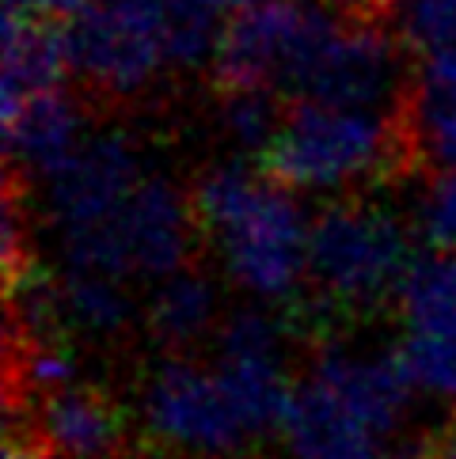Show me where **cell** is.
<instances>
[{"label": "cell", "instance_id": "6da1fadb", "mask_svg": "<svg viewBox=\"0 0 456 459\" xmlns=\"http://www.w3.org/2000/svg\"><path fill=\"white\" fill-rule=\"evenodd\" d=\"M259 175L285 190L331 186L362 175L396 178L392 114L289 103L278 134L259 149Z\"/></svg>", "mask_w": 456, "mask_h": 459}, {"label": "cell", "instance_id": "7a4b0ae2", "mask_svg": "<svg viewBox=\"0 0 456 459\" xmlns=\"http://www.w3.org/2000/svg\"><path fill=\"white\" fill-rule=\"evenodd\" d=\"M411 255L403 228L365 202L328 205L308 228V273L338 307L377 304L399 289Z\"/></svg>", "mask_w": 456, "mask_h": 459}, {"label": "cell", "instance_id": "3957f363", "mask_svg": "<svg viewBox=\"0 0 456 459\" xmlns=\"http://www.w3.org/2000/svg\"><path fill=\"white\" fill-rule=\"evenodd\" d=\"M171 0H88L73 20V65L95 91L129 95L168 61Z\"/></svg>", "mask_w": 456, "mask_h": 459}, {"label": "cell", "instance_id": "277c9868", "mask_svg": "<svg viewBox=\"0 0 456 459\" xmlns=\"http://www.w3.org/2000/svg\"><path fill=\"white\" fill-rule=\"evenodd\" d=\"M217 236L224 239L232 273L267 297L289 292L308 266V232L301 224V209L285 186L267 183V178Z\"/></svg>", "mask_w": 456, "mask_h": 459}, {"label": "cell", "instance_id": "5b68a950", "mask_svg": "<svg viewBox=\"0 0 456 459\" xmlns=\"http://www.w3.org/2000/svg\"><path fill=\"white\" fill-rule=\"evenodd\" d=\"M149 421L156 437L206 455L240 452L251 437L221 376H209L190 360H168L156 372L149 387Z\"/></svg>", "mask_w": 456, "mask_h": 459}, {"label": "cell", "instance_id": "8992f818", "mask_svg": "<svg viewBox=\"0 0 456 459\" xmlns=\"http://www.w3.org/2000/svg\"><path fill=\"white\" fill-rule=\"evenodd\" d=\"M221 384L251 437L285 429L293 387L278 365V323L263 311H240L221 334Z\"/></svg>", "mask_w": 456, "mask_h": 459}, {"label": "cell", "instance_id": "52a82bcc", "mask_svg": "<svg viewBox=\"0 0 456 459\" xmlns=\"http://www.w3.org/2000/svg\"><path fill=\"white\" fill-rule=\"evenodd\" d=\"M8 433L35 437L61 459H118L126 414L103 387L65 384L27 414L8 418Z\"/></svg>", "mask_w": 456, "mask_h": 459}, {"label": "cell", "instance_id": "ba28073f", "mask_svg": "<svg viewBox=\"0 0 456 459\" xmlns=\"http://www.w3.org/2000/svg\"><path fill=\"white\" fill-rule=\"evenodd\" d=\"M54 212L65 232L92 228L100 221L118 217L126 202L137 190V156L129 141L110 134L88 144H76V152L50 175Z\"/></svg>", "mask_w": 456, "mask_h": 459}, {"label": "cell", "instance_id": "9c48e42d", "mask_svg": "<svg viewBox=\"0 0 456 459\" xmlns=\"http://www.w3.org/2000/svg\"><path fill=\"white\" fill-rule=\"evenodd\" d=\"M194 205L168 178H141L122 212L126 251L134 273H175L183 270L194 232Z\"/></svg>", "mask_w": 456, "mask_h": 459}, {"label": "cell", "instance_id": "30bf717a", "mask_svg": "<svg viewBox=\"0 0 456 459\" xmlns=\"http://www.w3.org/2000/svg\"><path fill=\"white\" fill-rule=\"evenodd\" d=\"M285 437L297 459H381V440H384L320 376L293 387Z\"/></svg>", "mask_w": 456, "mask_h": 459}, {"label": "cell", "instance_id": "8fae6325", "mask_svg": "<svg viewBox=\"0 0 456 459\" xmlns=\"http://www.w3.org/2000/svg\"><path fill=\"white\" fill-rule=\"evenodd\" d=\"M73 69V23L4 12V110L61 88Z\"/></svg>", "mask_w": 456, "mask_h": 459}, {"label": "cell", "instance_id": "7c38bea8", "mask_svg": "<svg viewBox=\"0 0 456 459\" xmlns=\"http://www.w3.org/2000/svg\"><path fill=\"white\" fill-rule=\"evenodd\" d=\"M312 376H320L377 437H388L396 429L407 395H411V384H415L411 372H407L403 353L354 360V357L328 350V353H320Z\"/></svg>", "mask_w": 456, "mask_h": 459}, {"label": "cell", "instance_id": "4fadbf2b", "mask_svg": "<svg viewBox=\"0 0 456 459\" xmlns=\"http://www.w3.org/2000/svg\"><path fill=\"white\" fill-rule=\"evenodd\" d=\"M76 152V107L65 88L31 95L15 110H4V163L23 175H54Z\"/></svg>", "mask_w": 456, "mask_h": 459}, {"label": "cell", "instance_id": "5bb4252c", "mask_svg": "<svg viewBox=\"0 0 456 459\" xmlns=\"http://www.w3.org/2000/svg\"><path fill=\"white\" fill-rule=\"evenodd\" d=\"M396 300L415 331L456 323V243H434V251L415 255Z\"/></svg>", "mask_w": 456, "mask_h": 459}, {"label": "cell", "instance_id": "9a60e30c", "mask_svg": "<svg viewBox=\"0 0 456 459\" xmlns=\"http://www.w3.org/2000/svg\"><path fill=\"white\" fill-rule=\"evenodd\" d=\"M118 281L122 277L69 266L57 281V300H61L65 323L80 326V331H92V334L118 331L129 316V300Z\"/></svg>", "mask_w": 456, "mask_h": 459}, {"label": "cell", "instance_id": "2e32d148", "mask_svg": "<svg viewBox=\"0 0 456 459\" xmlns=\"http://www.w3.org/2000/svg\"><path fill=\"white\" fill-rule=\"evenodd\" d=\"M214 316V285L198 270H175L153 304V331L164 346L183 350L198 338Z\"/></svg>", "mask_w": 456, "mask_h": 459}, {"label": "cell", "instance_id": "e0dca14e", "mask_svg": "<svg viewBox=\"0 0 456 459\" xmlns=\"http://www.w3.org/2000/svg\"><path fill=\"white\" fill-rule=\"evenodd\" d=\"M396 30L418 61H452L456 0H396Z\"/></svg>", "mask_w": 456, "mask_h": 459}, {"label": "cell", "instance_id": "ac0fdd59", "mask_svg": "<svg viewBox=\"0 0 456 459\" xmlns=\"http://www.w3.org/2000/svg\"><path fill=\"white\" fill-rule=\"evenodd\" d=\"M399 353L415 384L442 391V395H456V323L411 331Z\"/></svg>", "mask_w": 456, "mask_h": 459}, {"label": "cell", "instance_id": "d6986e66", "mask_svg": "<svg viewBox=\"0 0 456 459\" xmlns=\"http://www.w3.org/2000/svg\"><path fill=\"white\" fill-rule=\"evenodd\" d=\"M422 221H426L430 243H456V171L434 175L430 194L422 205Z\"/></svg>", "mask_w": 456, "mask_h": 459}, {"label": "cell", "instance_id": "ffe728a7", "mask_svg": "<svg viewBox=\"0 0 456 459\" xmlns=\"http://www.w3.org/2000/svg\"><path fill=\"white\" fill-rule=\"evenodd\" d=\"M88 0H4V12L39 15V20H76Z\"/></svg>", "mask_w": 456, "mask_h": 459}, {"label": "cell", "instance_id": "44dd1931", "mask_svg": "<svg viewBox=\"0 0 456 459\" xmlns=\"http://www.w3.org/2000/svg\"><path fill=\"white\" fill-rule=\"evenodd\" d=\"M422 459H456V410L442 429L422 440Z\"/></svg>", "mask_w": 456, "mask_h": 459}, {"label": "cell", "instance_id": "7402d4cb", "mask_svg": "<svg viewBox=\"0 0 456 459\" xmlns=\"http://www.w3.org/2000/svg\"><path fill=\"white\" fill-rule=\"evenodd\" d=\"M221 8H248V4H255V0H217Z\"/></svg>", "mask_w": 456, "mask_h": 459}]
</instances>
